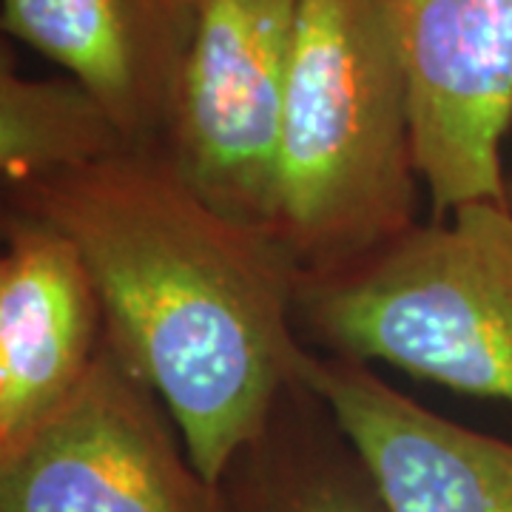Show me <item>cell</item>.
I'll use <instances>...</instances> for the list:
<instances>
[{"label":"cell","instance_id":"cell-1","mask_svg":"<svg viewBox=\"0 0 512 512\" xmlns=\"http://www.w3.org/2000/svg\"><path fill=\"white\" fill-rule=\"evenodd\" d=\"M3 208L72 239L109 345L157 390L214 484L308 353L296 328L302 268L279 234L208 205L165 148L3 188Z\"/></svg>","mask_w":512,"mask_h":512},{"label":"cell","instance_id":"cell-2","mask_svg":"<svg viewBox=\"0 0 512 512\" xmlns=\"http://www.w3.org/2000/svg\"><path fill=\"white\" fill-rule=\"evenodd\" d=\"M419 183L382 0H299L276 234L302 276L348 268L419 225Z\"/></svg>","mask_w":512,"mask_h":512},{"label":"cell","instance_id":"cell-3","mask_svg":"<svg viewBox=\"0 0 512 512\" xmlns=\"http://www.w3.org/2000/svg\"><path fill=\"white\" fill-rule=\"evenodd\" d=\"M296 328L319 353L512 404V211L467 202L348 268L302 276Z\"/></svg>","mask_w":512,"mask_h":512},{"label":"cell","instance_id":"cell-4","mask_svg":"<svg viewBox=\"0 0 512 512\" xmlns=\"http://www.w3.org/2000/svg\"><path fill=\"white\" fill-rule=\"evenodd\" d=\"M299 0H191L194 37L165 151L231 220L276 231Z\"/></svg>","mask_w":512,"mask_h":512},{"label":"cell","instance_id":"cell-5","mask_svg":"<svg viewBox=\"0 0 512 512\" xmlns=\"http://www.w3.org/2000/svg\"><path fill=\"white\" fill-rule=\"evenodd\" d=\"M0 512H217L154 387L106 345L55 419L0 458Z\"/></svg>","mask_w":512,"mask_h":512},{"label":"cell","instance_id":"cell-6","mask_svg":"<svg viewBox=\"0 0 512 512\" xmlns=\"http://www.w3.org/2000/svg\"><path fill=\"white\" fill-rule=\"evenodd\" d=\"M402 57L416 168L433 214L504 202L512 0H382Z\"/></svg>","mask_w":512,"mask_h":512},{"label":"cell","instance_id":"cell-7","mask_svg":"<svg viewBox=\"0 0 512 512\" xmlns=\"http://www.w3.org/2000/svg\"><path fill=\"white\" fill-rule=\"evenodd\" d=\"M0 231V458H9L80 393L109 330L72 239L9 208Z\"/></svg>","mask_w":512,"mask_h":512},{"label":"cell","instance_id":"cell-8","mask_svg":"<svg viewBox=\"0 0 512 512\" xmlns=\"http://www.w3.org/2000/svg\"><path fill=\"white\" fill-rule=\"evenodd\" d=\"M299 379L328 402L387 512H512V444L444 419L370 365L308 348Z\"/></svg>","mask_w":512,"mask_h":512},{"label":"cell","instance_id":"cell-9","mask_svg":"<svg viewBox=\"0 0 512 512\" xmlns=\"http://www.w3.org/2000/svg\"><path fill=\"white\" fill-rule=\"evenodd\" d=\"M3 32L63 66L131 146H168L194 37L191 0H3Z\"/></svg>","mask_w":512,"mask_h":512},{"label":"cell","instance_id":"cell-10","mask_svg":"<svg viewBox=\"0 0 512 512\" xmlns=\"http://www.w3.org/2000/svg\"><path fill=\"white\" fill-rule=\"evenodd\" d=\"M217 512H387L328 402L296 379L220 478Z\"/></svg>","mask_w":512,"mask_h":512},{"label":"cell","instance_id":"cell-11","mask_svg":"<svg viewBox=\"0 0 512 512\" xmlns=\"http://www.w3.org/2000/svg\"><path fill=\"white\" fill-rule=\"evenodd\" d=\"M131 148L92 92L72 77H23L3 46L0 177L3 188L109 160Z\"/></svg>","mask_w":512,"mask_h":512},{"label":"cell","instance_id":"cell-12","mask_svg":"<svg viewBox=\"0 0 512 512\" xmlns=\"http://www.w3.org/2000/svg\"><path fill=\"white\" fill-rule=\"evenodd\" d=\"M504 197H507V208L512 211V177H507V194Z\"/></svg>","mask_w":512,"mask_h":512}]
</instances>
